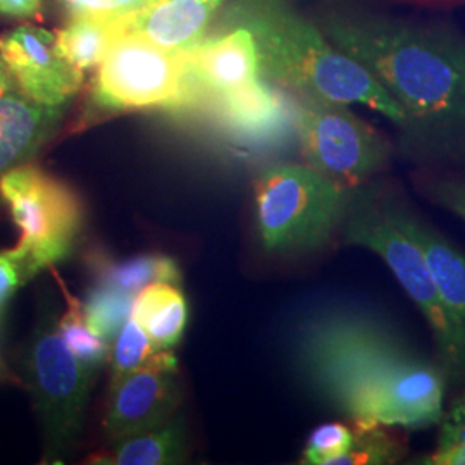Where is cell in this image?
<instances>
[{"instance_id": "cell-15", "label": "cell", "mask_w": 465, "mask_h": 465, "mask_svg": "<svg viewBox=\"0 0 465 465\" xmlns=\"http://www.w3.org/2000/svg\"><path fill=\"white\" fill-rule=\"evenodd\" d=\"M61 107H45L17 88L0 94V178L23 164L54 134Z\"/></svg>"}, {"instance_id": "cell-13", "label": "cell", "mask_w": 465, "mask_h": 465, "mask_svg": "<svg viewBox=\"0 0 465 465\" xmlns=\"http://www.w3.org/2000/svg\"><path fill=\"white\" fill-rule=\"evenodd\" d=\"M228 0H157L128 17L126 34L138 35L152 44L188 52L205 38V32Z\"/></svg>"}, {"instance_id": "cell-27", "label": "cell", "mask_w": 465, "mask_h": 465, "mask_svg": "<svg viewBox=\"0 0 465 465\" xmlns=\"http://www.w3.org/2000/svg\"><path fill=\"white\" fill-rule=\"evenodd\" d=\"M32 278L34 276L26 264L15 257L11 250L0 252V314L16 293L17 288H21Z\"/></svg>"}, {"instance_id": "cell-1", "label": "cell", "mask_w": 465, "mask_h": 465, "mask_svg": "<svg viewBox=\"0 0 465 465\" xmlns=\"http://www.w3.org/2000/svg\"><path fill=\"white\" fill-rule=\"evenodd\" d=\"M295 361L307 388L355 430L416 431L440 424L445 412L447 371L374 317L351 311L307 317Z\"/></svg>"}, {"instance_id": "cell-33", "label": "cell", "mask_w": 465, "mask_h": 465, "mask_svg": "<svg viewBox=\"0 0 465 465\" xmlns=\"http://www.w3.org/2000/svg\"><path fill=\"white\" fill-rule=\"evenodd\" d=\"M0 381L17 382L16 378H13L11 372L7 371V367H5L2 359H0Z\"/></svg>"}, {"instance_id": "cell-11", "label": "cell", "mask_w": 465, "mask_h": 465, "mask_svg": "<svg viewBox=\"0 0 465 465\" xmlns=\"http://www.w3.org/2000/svg\"><path fill=\"white\" fill-rule=\"evenodd\" d=\"M0 57L17 90L45 107H63L84 84V71L67 63L45 28L21 25L2 35Z\"/></svg>"}, {"instance_id": "cell-10", "label": "cell", "mask_w": 465, "mask_h": 465, "mask_svg": "<svg viewBox=\"0 0 465 465\" xmlns=\"http://www.w3.org/2000/svg\"><path fill=\"white\" fill-rule=\"evenodd\" d=\"M182 403L178 361L171 350H159L149 362L109 386L104 434L109 441L163 426Z\"/></svg>"}, {"instance_id": "cell-24", "label": "cell", "mask_w": 465, "mask_h": 465, "mask_svg": "<svg viewBox=\"0 0 465 465\" xmlns=\"http://www.w3.org/2000/svg\"><path fill=\"white\" fill-rule=\"evenodd\" d=\"M353 432L351 447L332 465H386L395 464L401 459L403 449L399 440L384 431V426L366 430L353 428Z\"/></svg>"}, {"instance_id": "cell-29", "label": "cell", "mask_w": 465, "mask_h": 465, "mask_svg": "<svg viewBox=\"0 0 465 465\" xmlns=\"http://www.w3.org/2000/svg\"><path fill=\"white\" fill-rule=\"evenodd\" d=\"M428 197L465 223V180L443 178L428 184Z\"/></svg>"}, {"instance_id": "cell-2", "label": "cell", "mask_w": 465, "mask_h": 465, "mask_svg": "<svg viewBox=\"0 0 465 465\" xmlns=\"http://www.w3.org/2000/svg\"><path fill=\"white\" fill-rule=\"evenodd\" d=\"M316 23L399 104L417 149L465 157V35L364 9H330Z\"/></svg>"}, {"instance_id": "cell-19", "label": "cell", "mask_w": 465, "mask_h": 465, "mask_svg": "<svg viewBox=\"0 0 465 465\" xmlns=\"http://www.w3.org/2000/svg\"><path fill=\"white\" fill-rule=\"evenodd\" d=\"M88 266L92 267L102 284L114 286L134 295H138L140 290L152 282L180 284L182 282V271L176 261L163 253L114 261L102 252H92L88 257Z\"/></svg>"}, {"instance_id": "cell-4", "label": "cell", "mask_w": 465, "mask_h": 465, "mask_svg": "<svg viewBox=\"0 0 465 465\" xmlns=\"http://www.w3.org/2000/svg\"><path fill=\"white\" fill-rule=\"evenodd\" d=\"M340 232L347 245L381 257L426 319L447 376L465 382V326L441 299L422 250L388 214L382 197L355 188Z\"/></svg>"}, {"instance_id": "cell-31", "label": "cell", "mask_w": 465, "mask_h": 465, "mask_svg": "<svg viewBox=\"0 0 465 465\" xmlns=\"http://www.w3.org/2000/svg\"><path fill=\"white\" fill-rule=\"evenodd\" d=\"M419 464L428 465H465V445L449 450H434L426 460H419Z\"/></svg>"}, {"instance_id": "cell-8", "label": "cell", "mask_w": 465, "mask_h": 465, "mask_svg": "<svg viewBox=\"0 0 465 465\" xmlns=\"http://www.w3.org/2000/svg\"><path fill=\"white\" fill-rule=\"evenodd\" d=\"M97 69L94 102L105 111L182 107L203 92L184 52L163 49L138 35L116 38Z\"/></svg>"}, {"instance_id": "cell-14", "label": "cell", "mask_w": 465, "mask_h": 465, "mask_svg": "<svg viewBox=\"0 0 465 465\" xmlns=\"http://www.w3.org/2000/svg\"><path fill=\"white\" fill-rule=\"evenodd\" d=\"M388 214L422 250L432 282L450 311L465 326V253L401 202L382 197Z\"/></svg>"}, {"instance_id": "cell-17", "label": "cell", "mask_w": 465, "mask_h": 465, "mask_svg": "<svg viewBox=\"0 0 465 465\" xmlns=\"http://www.w3.org/2000/svg\"><path fill=\"white\" fill-rule=\"evenodd\" d=\"M132 317L149 334L157 350L178 345L188 322V305L178 284L157 282L134 297Z\"/></svg>"}, {"instance_id": "cell-3", "label": "cell", "mask_w": 465, "mask_h": 465, "mask_svg": "<svg viewBox=\"0 0 465 465\" xmlns=\"http://www.w3.org/2000/svg\"><path fill=\"white\" fill-rule=\"evenodd\" d=\"M223 15L224 30L243 26L253 35L264 80L288 86L300 97L366 105L403 132L399 104L317 23L300 15L292 0H228Z\"/></svg>"}, {"instance_id": "cell-7", "label": "cell", "mask_w": 465, "mask_h": 465, "mask_svg": "<svg viewBox=\"0 0 465 465\" xmlns=\"http://www.w3.org/2000/svg\"><path fill=\"white\" fill-rule=\"evenodd\" d=\"M0 197L19 228L11 252L34 278L66 257L84 228V203L66 183L23 163L2 174Z\"/></svg>"}, {"instance_id": "cell-28", "label": "cell", "mask_w": 465, "mask_h": 465, "mask_svg": "<svg viewBox=\"0 0 465 465\" xmlns=\"http://www.w3.org/2000/svg\"><path fill=\"white\" fill-rule=\"evenodd\" d=\"M465 445V391L453 400L440 420V436L436 450H449Z\"/></svg>"}, {"instance_id": "cell-32", "label": "cell", "mask_w": 465, "mask_h": 465, "mask_svg": "<svg viewBox=\"0 0 465 465\" xmlns=\"http://www.w3.org/2000/svg\"><path fill=\"white\" fill-rule=\"evenodd\" d=\"M0 86H5V88H16V86H15V82H13V78H11V74H9V71H7V67H5L4 61H2V57H0Z\"/></svg>"}, {"instance_id": "cell-16", "label": "cell", "mask_w": 465, "mask_h": 465, "mask_svg": "<svg viewBox=\"0 0 465 465\" xmlns=\"http://www.w3.org/2000/svg\"><path fill=\"white\" fill-rule=\"evenodd\" d=\"M188 453V434L182 417L173 416L163 426L114 441L113 447L88 457L86 464H182Z\"/></svg>"}, {"instance_id": "cell-12", "label": "cell", "mask_w": 465, "mask_h": 465, "mask_svg": "<svg viewBox=\"0 0 465 465\" xmlns=\"http://www.w3.org/2000/svg\"><path fill=\"white\" fill-rule=\"evenodd\" d=\"M184 54L200 88L216 97L236 92L261 78L257 44L252 32L243 26H232L203 38Z\"/></svg>"}, {"instance_id": "cell-21", "label": "cell", "mask_w": 465, "mask_h": 465, "mask_svg": "<svg viewBox=\"0 0 465 465\" xmlns=\"http://www.w3.org/2000/svg\"><path fill=\"white\" fill-rule=\"evenodd\" d=\"M50 271L54 272L55 280L61 286V292L66 300V312L64 316L59 319V331L63 334L67 347L71 351L88 367L95 369L100 366L111 353L109 343L105 340H102L99 334L90 328L86 312H84V303L76 299L63 282V278L59 276V272L50 267Z\"/></svg>"}, {"instance_id": "cell-23", "label": "cell", "mask_w": 465, "mask_h": 465, "mask_svg": "<svg viewBox=\"0 0 465 465\" xmlns=\"http://www.w3.org/2000/svg\"><path fill=\"white\" fill-rule=\"evenodd\" d=\"M155 345L149 334L134 321L128 317L121 331L117 332L114 345L111 349V386L132 374L136 369L145 366L155 355Z\"/></svg>"}, {"instance_id": "cell-6", "label": "cell", "mask_w": 465, "mask_h": 465, "mask_svg": "<svg viewBox=\"0 0 465 465\" xmlns=\"http://www.w3.org/2000/svg\"><path fill=\"white\" fill-rule=\"evenodd\" d=\"M25 369L44 434V462H59L84 428L95 369L67 347L55 314L38 324L26 350Z\"/></svg>"}, {"instance_id": "cell-5", "label": "cell", "mask_w": 465, "mask_h": 465, "mask_svg": "<svg viewBox=\"0 0 465 465\" xmlns=\"http://www.w3.org/2000/svg\"><path fill=\"white\" fill-rule=\"evenodd\" d=\"M351 193L307 164L264 167L253 182L261 247L276 255L322 247L340 230Z\"/></svg>"}, {"instance_id": "cell-20", "label": "cell", "mask_w": 465, "mask_h": 465, "mask_svg": "<svg viewBox=\"0 0 465 465\" xmlns=\"http://www.w3.org/2000/svg\"><path fill=\"white\" fill-rule=\"evenodd\" d=\"M217 99L228 123L245 134H262L278 121L282 113L278 95L267 86L262 76L257 82Z\"/></svg>"}, {"instance_id": "cell-22", "label": "cell", "mask_w": 465, "mask_h": 465, "mask_svg": "<svg viewBox=\"0 0 465 465\" xmlns=\"http://www.w3.org/2000/svg\"><path fill=\"white\" fill-rule=\"evenodd\" d=\"M134 297V293L100 282L84 303L90 328L107 343L114 341L117 332L132 316Z\"/></svg>"}, {"instance_id": "cell-18", "label": "cell", "mask_w": 465, "mask_h": 465, "mask_svg": "<svg viewBox=\"0 0 465 465\" xmlns=\"http://www.w3.org/2000/svg\"><path fill=\"white\" fill-rule=\"evenodd\" d=\"M128 17H73L55 32L57 50L84 73L99 67L113 42L126 34Z\"/></svg>"}, {"instance_id": "cell-26", "label": "cell", "mask_w": 465, "mask_h": 465, "mask_svg": "<svg viewBox=\"0 0 465 465\" xmlns=\"http://www.w3.org/2000/svg\"><path fill=\"white\" fill-rule=\"evenodd\" d=\"M157 0H61L71 17L134 16Z\"/></svg>"}, {"instance_id": "cell-30", "label": "cell", "mask_w": 465, "mask_h": 465, "mask_svg": "<svg viewBox=\"0 0 465 465\" xmlns=\"http://www.w3.org/2000/svg\"><path fill=\"white\" fill-rule=\"evenodd\" d=\"M44 0H0V15L11 19H28L40 13Z\"/></svg>"}, {"instance_id": "cell-9", "label": "cell", "mask_w": 465, "mask_h": 465, "mask_svg": "<svg viewBox=\"0 0 465 465\" xmlns=\"http://www.w3.org/2000/svg\"><path fill=\"white\" fill-rule=\"evenodd\" d=\"M295 128L305 164L355 190L386 166L390 145L345 104L300 97Z\"/></svg>"}, {"instance_id": "cell-25", "label": "cell", "mask_w": 465, "mask_h": 465, "mask_svg": "<svg viewBox=\"0 0 465 465\" xmlns=\"http://www.w3.org/2000/svg\"><path fill=\"white\" fill-rule=\"evenodd\" d=\"M353 428L345 422H326L317 426L307 438L300 464L332 465L353 443Z\"/></svg>"}]
</instances>
